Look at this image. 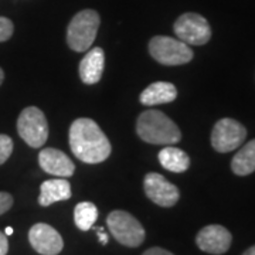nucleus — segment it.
I'll list each match as a JSON object with an SVG mask.
<instances>
[{"mask_svg":"<svg viewBox=\"0 0 255 255\" xmlns=\"http://www.w3.org/2000/svg\"><path fill=\"white\" fill-rule=\"evenodd\" d=\"M70 147L84 163L97 164L107 160L112 146L98 124L90 118H78L70 128Z\"/></svg>","mask_w":255,"mask_h":255,"instance_id":"f257e3e1","label":"nucleus"},{"mask_svg":"<svg viewBox=\"0 0 255 255\" xmlns=\"http://www.w3.org/2000/svg\"><path fill=\"white\" fill-rule=\"evenodd\" d=\"M136 133L142 140L152 145H174L182 139L177 125L157 110H147L139 115Z\"/></svg>","mask_w":255,"mask_h":255,"instance_id":"f03ea898","label":"nucleus"},{"mask_svg":"<svg viewBox=\"0 0 255 255\" xmlns=\"http://www.w3.org/2000/svg\"><path fill=\"white\" fill-rule=\"evenodd\" d=\"M100 23V14L95 10L78 11L67 28V43L70 48L77 53H84L91 48L97 38Z\"/></svg>","mask_w":255,"mask_h":255,"instance_id":"7ed1b4c3","label":"nucleus"},{"mask_svg":"<svg viewBox=\"0 0 255 255\" xmlns=\"http://www.w3.org/2000/svg\"><path fill=\"white\" fill-rule=\"evenodd\" d=\"M107 226L114 238L122 246L135 248L145 241V228L128 211L115 210L110 213L107 219Z\"/></svg>","mask_w":255,"mask_h":255,"instance_id":"20e7f679","label":"nucleus"},{"mask_svg":"<svg viewBox=\"0 0 255 255\" xmlns=\"http://www.w3.org/2000/svg\"><path fill=\"white\" fill-rule=\"evenodd\" d=\"M149 53L163 65H183L193 60V50L179 38L156 36L149 43Z\"/></svg>","mask_w":255,"mask_h":255,"instance_id":"39448f33","label":"nucleus"},{"mask_svg":"<svg viewBox=\"0 0 255 255\" xmlns=\"http://www.w3.org/2000/svg\"><path fill=\"white\" fill-rule=\"evenodd\" d=\"M17 132L30 147H41L48 139V124L43 111L28 107L17 119Z\"/></svg>","mask_w":255,"mask_h":255,"instance_id":"423d86ee","label":"nucleus"},{"mask_svg":"<svg viewBox=\"0 0 255 255\" xmlns=\"http://www.w3.org/2000/svg\"><path fill=\"white\" fill-rule=\"evenodd\" d=\"M174 34L189 46H203L211 38L209 21L197 13H184L176 20Z\"/></svg>","mask_w":255,"mask_h":255,"instance_id":"0eeeda50","label":"nucleus"},{"mask_svg":"<svg viewBox=\"0 0 255 255\" xmlns=\"http://www.w3.org/2000/svg\"><path fill=\"white\" fill-rule=\"evenodd\" d=\"M246 137L247 129L238 121L223 118L213 128L211 145L220 153H228L243 145Z\"/></svg>","mask_w":255,"mask_h":255,"instance_id":"6e6552de","label":"nucleus"},{"mask_svg":"<svg viewBox=\"0 0 255 255\" xmlns=\"http://www.w3.org/2000/svg\"><path fill=\"white\" fill-rule=\"evenodd\" d=\"M143 189L147 199H150L160 207H173L180 199L179 189L169 182L164 176L153 172L145 176Z\"/></svg>","mask_w":255,"mask_h":255,"instance_id":"1a4fd4ad","label":"nucleus"},{"mask_svg":"<svg viewBox=\"0 0 255 255\" xmlns=\"http://www.w3.org/2000/svg\"><path fill=\"white\" fill-rule=\"evenodd\" d=\"M28 241L41 255H57L63 251L64 241L60 233L46 223H37L28 231Z\"/></svg>","mask_w":255,"mask_h":255,"instance_id":"9d476101","label":"nucleus"},{"mask_svg":"<svg viewBox=\"0 0 255 255\" xmlns=\"http://www.w3.org/2000/svg\"><path fill=\"white\" fill-rule=\"evenodd\" d=\"M231 241H233L231 233L227 228L219 224H211L201 228L196 237V244L201 251L213 255H221L227 253L231 247Z\"/></svg>","mask_w":255,"mask_h":255,"instance_id":"9b49d317","label":"nucleus"},{"mask_svg":"<svg viewBox=\"0 0 255 255\" xmlns=\"http://www.w3.org/2000/svg\"><path fill=\"white\" fill-rule=\"evenodd\" d=\"M38 164L46 173L58 177H70L75 170V166L71 162V159L64 152L54 147H46L40 152Z\"/></svg>","mask_w":255,"mask_h":255,"instance_id":"f8f14e48","label":"nucleus"},{"mask_svg":"<svg viewBox=\"0 0 255 255\" xmlns=\"http://www.w3.org/2000/svg\"><path fill=\"white\" fill-rule=\"evenodd\" d=\"M105 65V54L101 47H94L80 63V78L85 84H97L100 81Z\"/></svg>","mask_w":255,"mask_h":255,"instance_id":"ddd939ff","label":"nucleus"},{"mask_svg":"<svg viewBox=\"0 0 255 255\" xmlns=\"http://www.w3.org/2000/svg\"><path fill=\"white\" fill-rule=\"evenodd\" d=\"M71 199V186L65 179H51L46 180L40 187L38 204L43 207H48L53 203L64 201Z\"/></svg>","mask_w":255,"mask_h":255,"instance_id":"4468645a","label":"nucleus"},{"mask_svg":"<svg viewBox=\"0 0 255 255\" xmlns=\"http://www.w3.org/2000/svg\"><path fill=\"white\" fill-rule=\"evenodd\" d=\"M177 98V90L172 82L157 81L150 84L145 91L140 94L139 101L142 105H160L169 104Z\"/></svg>","mask_w":255,"mask_h":255,"instance_id":"2eb2a0df","label":"nucleus"},{"mask_svg":"<svg viewBox=\"0 0 255 255\" xmlns=\"http://www.w3.org/2000/svg\"><path fill=\"white\" fill-rule=\"evenodd\" d=\"M159 162L166 170L173 173H183L190 167L189 155L173 145H167L159 152Z\"/></svg>","mask_w":255,"mask_h":255,"instance_id":"dca6fc26","label":"nucleus"},{"mask_svg":"<svg viewBox=\"0 0 255 255\" xmlns=\"http://www.w3.org/2000/svg\"><path fill=\"white\" fill-rule=\"evenodd\" d=\"M231 170L237 176H248L255 172V139L243 146L231 160Z\"/></svg>","mask_w":255,"mask_h":255,"instance_id":"f3484780","label":"nucleus"},{"mask_svg":"<svg viewBox=\"0 0 255 255\" xmlns=\"http://www.w3.org/2000/svg\"><path fill=\"white\" fill-rule=\"evenodd\" d=\"M98 219V209L91 201L78 203L74 209V223L81 231L91 230Z\"/></svg>","mask_w":255,"mask_h":255,"instance_id":"a211bd4d","label":"nucleus"},{"mask_svg":"<svg viewBox=\"0 0 255 255\" xmlns=\"http://www.w3.org/2000/svg\"><path fill=\"white\" fill-rule=\"evenodd\" d=\"M13 152V140L7 135H0V164H3Z\"/></svg>","mask_w":255,"mask_h":255,"instance_id":"6ab92c4d","label":"nucleus"},{"mask_svg":"<svg viewBox=\"0 0 255 255\" xmlns=\"http://www.w3.org/2000/svg\"><path fill=\"white\" fill-rule=\"evenodd\" d=\"M13 30H14V26H13L11 20L0 16V43L7 41L10 37L13 36Z\"/></svg>","mask_w":255,"mask_h":255,"instance_id":"aec40b11","label":"nucleus"},{"mask_svg":"<svg viewBox=\"0 0 255 255\" xmlns=\"http://www.w3.org/2000/svg\"><path fill=\"white\" fill-rule=\"evenodd\" d=\"M13 206V197L6 191H0V216L9 211Z\"/></svg>","mask_w":255,"mask_h":255,"instance_id":"412c9836","label":"nucleus"},{"mask_svg":"<svg viewBox=\"0 0 255 255\" xmlns=\"http://www.w3.org/2000/svg\"><path fill=\"white\" fill-rule=\"evenodd\" d=\"M9 253V241L7 236L0 231V255H6Z\"/></svg>","mask_w":255,"mask_h":255,"instance_id":"4be33fe9","label":"nucleus"},{"mask_svg":"<svg viewBox=\"0 0 255 255\" xmlns=\"http://www.w3.org/2000/svg\"><path fill=\"white\" fill-rule=\"evenodd\" d=\"M142 255H174L172 254L170 251L164 250V248H160V247H153V248H149L146 250L145 253Z\"/></svg>","mask_w":255,"mask_h":255,"instance_id":"5701e85b","label":"nucleus"},{"mask_svg":"<svg viewBox=\"0 0 255 255\" xmlns=\"http://www.w3.org/2000/svg\"><path fill=\"white\" fill-rule=\"evenodd\" d=\"M97 230V236L100 238V243L102 246H107L108 244V236H107V233L104 231V228L102 227H95Z\"/></svg>","mask_w":255,"mask_h":255,"instance_id":"b1692460","label":"nucleus"},{"mask_svg":"<svg viewBox=\"0 0 255 255\" xmlns=\"http://www.w3.org/2000/svg\"><path fill=\"white\" fill-rule=\"evenodd\" d=\"M243 255H255V246L250 247V248H248Z\"/></svg>","mask_w":255,"mask_h":255,"instance_id":"393cba45","label":"nucleus"},{"mask_svg":"<svg viewBox=\"0 0 255 255\" xmlns=\"http://www.w3.org/2000/svg\"><path fill=\"white\" fill-rule=\"evenodd\" d=\"M4 234H6V236H11V234H13V228L11 227L6 228V230H4Z\"/></svg>","mask_w":255,"mask_h":255,"instance_id":"a878e982","label":"nucleus"},{"mask_svg":"<svg viewBox=\"0 0 255 255\" xmlns=\"http://www.w3.org/2000/svg\"><path fill=\"white\" fill-rule=\"evenodd\" d=\"M3 80H4V73H3V70L0 68V85H1Z\"/></svg>","mask_w":255,"mask_h":255,"instance_id":"bb28decb","label":"nucleus"}]
</instances>
